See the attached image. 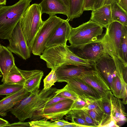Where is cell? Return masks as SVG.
Instances as JSON below:
<instances>
[{
	"mask_svg": "<svg viewBox=\"0 0 127 127\" xmlns=\"http://www.w3.org/2000/svg\"><path fill=\"white\" fill-rule=\"evenodd\" d=\"M68 8L69 7V0H61Z\"/></svg>",
	"mask_w": 127,
	"mask_h": 127,
	"instance_id": "obj_45",
	"label": "cell"
},
{
	"mask_svg": "<svg viewBox=\"0 0 127 127\" xmlns=\"http://www.w3.org/2000/svg\"><path fill=\"white\" fill-rule=\"evenodd\" d=\"M57 78L55 71L51 69V71L43 80L44 90H47L55 85L57 82Z\"/></svg>",
	"mask_w": 127,
	"mask_h": 127,
	"instance_id": "obj_30",
	"label": "cell"
},
{
	"mask_svg": "<svg viewBox=\"0 0 127 127\" xmlns=\"http://www.w3.org/2000/svg\"><path fill=\"white\" fill-rule=\"evenodd\" d=\"M44 118L29 122L31 127H54V122L48 121Z\"/></svg>",
	"mask_w": 127,
	"mask_h": 127,
	"instance_id": "obj_32",
	"label": "cell"
},
{
	"mask_svg": "<svg viewBox=\"0 0 127 127\" xmlns=\"http://www.w3.org/2000/svg\"><path fill=\"white\" fill-rule=\"evenodd\" d=\"M6 2V0H0V5H5Z\"/></svg>",
	"mask_w": 127,
	"mask_h": 127,
	"instance_id": "obj_46",
	"label": "cell"
},
{
	"mask_svg": "<svg viewBox=\"0 0 127 127\" xmlns=\"http://www.w3.org/2000/svg\"><path fill=\"white\" fill-rule=\"evenodd\" d=\"M104 110L103 115L110 116L111 114V102L109 94L101 98Z\"/></svg>",
	"mask_w": 127,
	"mask_h": 127,
	"instance_id": "obj_33",
	"label": "cell"
},
{
	"mask_svg": "<svg viewBox=\"0 0 127 127\" xmlns=\"http://www.w3.org/2000/svg\"><path fill=\"white\" fill-rule=\"evenodd\" d=\"M85 2V0H69L67 20L72 21L80 16L84 11Z\"/></svg>",
	"mask_w": 127,
	"mask_h": 127,
	"instance_id": "obj_22",
	"label": "cell"
},
{
	"mask_svg": "<svg viewBox=\"0 0 127 127\" xmlns=\"http://www.w3.org/2000/svg\"><path fill=\"white\" fill-rule=\"evenodd\" d=\"M93 68L76 77L94 88L101 97L108 95L111 91L108 84L100 73Z\"/></svg>",
	"mask_w": 127,
	"mask_h": 127,
	"instance_id": "obj_10",
	"label": "cell"
},
{
	"mask_svg": "<svg viewBox=\"0 0 127 127\" xmlns=\"http://www.w3.org/2000/svg\"><path fill=\"white\" fill-rule=\"evenodd\" d=\"M98 127H118L111 113L110 116L103 115Z\"/></svg>",
	"mask_w": 127,
	"mask_h": 127,
	"instance_id": "obj_31",
	"label": "cell"
},
{
	"mask_svg": "<svg viewBox=\"0 0 127 127\" xmlns=\"http://www.w3.org/2000/svg\"><path fill=\"white\" fill-rule=\"evenodd\" d=\"M105 0H95L93 10L96 9L103 6L104 4Z\"/></svg>",
	"mask_w": 127,
	"mask_h": 127,
	"instance_id": "obj_41",
	"label": "cell"
},
{
	"mask_svg": "<svg viewBox=\"0 0 127 127\" xmlns=\"http://www.w3.org/2000/svg\"><path fill=\"white\" fill-rule=\"evenodd\" d=\"M93 67L104 78L112 92L113 81L117 76L116 66L112 58L107 54L94 63Z\"/></svg>",
	"mask_w": 127,
	"mask_h": 127,
	"instance_id": "obj_11",
	"label": "cell"
},
{
	"mask_svg": "<svg viewBox=\"0 0 127 127\" xmlns=\"http://www.w3.org/2000/svg\"><path fill=\"white\" fill-rule=\"evenodd\" d=\"M8 40L9 43L6 47L11 52L24 60L30 57L31 51L23 33L20 20L13 30Z\"/></svg>",
	"mask_w": 127,
	"mask_h": 127,
	"instance_id": "obj_9",
	"label": "cell"
},
{
	"mask_svg": "<svg viewBox=\"0 0 127 127\" xmlns=\"http://www.w3.org/2000/svg\"><path fill=\"white\" fill-rule=\"evenodd\" d=\"M124 25L116 21L106 28L105 33L97 40L102 44L107 53L113 59L116 68L125 64L120 56V46Z\"/></svg>",
	"mask_w": 127,
	"mask_h": 127,
	"instance_id": "obj_4",
	"label": "cell"
},
{
	"mask_svg": "<svg viewBox=\"0 0 127 127\" xmlns=\"http://www.w3.org/2000/svg\"><path fill=\"white\" fill-rule=\"evenodd\" d=\"M118 0H105L104 4H111L114 2H118Z\"/></svg>",
	"mask_w": 127,
	"mask_h": 127,
	"instance_id": "obj_44",
	"label": "cell"
},
{
	"mask_svg": "<svg viewBox=\"0 0 127 127\" xmlns=\"http://www.w3.org/2000/svg\"><path fill=\"white\" fill-rule=\"evenodd\" d=\"M103 28L90 20L77 27L71 28L68 40L70 46L95 41L102 34Z\"/></svg>",
	"mask_w": 127,
	"mask_h": 127,
	"instance_id": "obj_6",
	"label": "cell"
},
{
	"mask_svg": "<svg viewBox=\"0 0 127 127\" xmlns=\"http://www.w3.org/2000/svg\"><path fill=\"white\" fill-rule=\"evenodd\" d=\"M54 122L55 127H63L64 126L69 124L70 123L63 119L57 120Z\"/></svg>",
	"mask_w": 127,
	"mask_h": 127,
	"instance_id": "obj_40",
	"label": "cell"
},
{
	"mask_svg": "<svg viewBox=\"0 0 127 127\" xmlns=\"http://www.w3.org/2000/svg\"><path fill=\"white\" fill-rule=\"evenodd\" d=\"M55 96H58L71 99L74 101L76 100L78 97L72 92L68 87L67 84L63 88L57 89L55 92Z\"/></svg>",
	"mask_w": 127,
	"mask_h": 127,
	"instance_id": "obj_29",
	"label": "cell"
},
{
	"mask_svg": "<svg viewBox=\"0 0 127 127\" xmlns=\"http://www.w3.org/2000/svg\"><path fill=\"white\" fill-rule=\"evenodd\" d=\"M32 0H19L8 6L0 5V39L8 40Z\"/></svg>",
	"mask_w": 127,
	"mask_h": 127,
	"instance_id": "obj_3",
	"label": "cell"
},
{
	"mask_svg": "<svg viewBox=\"0 0 127 127\" xmlns=\"http://www.w3.org/2000/svg\"><path fill=\"white\" fill-rule=\"evenodd\" d=\"M42 15L39 4L34 3L27 8L20 20L23 33L31 52L34 39L44 22Z\"/></svg>",
	"mask_w": 127,
	"mask_h": 127,
	"instance_id": "obj_5",
	"label": "cell"
},
{
	"mask_svg": "<svg viewBox=\"0 0 127 127\" xmlns=\"http://www.w3.org/2000/svg\"><path fill=\"white\" fill-rule=\"evenodd\" d=\"M12 53L7 47L2 45L0 52V71L2 75V82H5L9 72L15 64Z\"/></svg>",
	"mask_w": 127,
	"mask_h": 127,
	"instance_id": "obj_21",
	"label": "cell"
},
{
	"mask_svg": "<svg viewBox=\"0 0 127 127\" xmlns=\"http://www.w3.org/2000/svg\"><path fill=\"white\" fill-rule=\"evenodd\" d=\"M57 89L51 87L47 90L37 89L17 104L10 111L20 122L29 118L32 121L41 119V114L47 103L56 95Z\"/></svg>",
	"mask_w": 127,
	"mask_h": 127,
	"instance_id": "obj_1",
	"label": "cell"
},
{
	"mask_svg": "<svg viewBox=\"0 0 127 127\" xmlns=\"http://www.w3.org/2000/svg\"><path fill=\"white\" fill-rule=\"evenodd\" d=\"M85 99L80 97L74 101L71 108V110H78L82 109L86 105Z\"/></svg>",
	"mask_w": 127,
	"mask_h": 127,
	"instance_id": "obj_34",
	"label": "cell"
},
{
	"mask_svg": "<svg viewBox=\"0 0 127 127\" xmlns=\"http://www.w3.org/2000/svg\"><path fill=\"white\" fill-rule=\"evenodd\" d=\"M9 124L8 121L0 118V127H5Z\"/></svg>",
	"mask_w": 127,
	"mask_h": 127,
	"instance_id": "obj_43",
	"label": "cell"
},
{
	"mask_svg": "<svg viewBox=\"0 0 127 127\" xmlns=\"http://www.w3.org/2000/svg\"><path fill=\"white\" fill-rule=\"evenodd\" d=\"M67 115L81 118L94 127H97L98 125V124L91 118L84 110H71Z\"/></svg>",
	"mask_w": 127,
	"mask_h": 127,
	"instance_id": "obj_28",
	"label": "cell"
},
{
	"mask_svg": "<svg viewBox=\"0 0 127 127\" xmlns=\"http://www.w3.org/2000/svg\"><path fill=\"white\" fill-rule=\"evenodd\" d=\"M67 99L68 98L61 96H55L47 103L45 108L54 104L62 101Z\"/></svg>",
	"mask_w": 127,
	"mask_h": 127,
	"instance_id": "obj_37",
	"label": "cell"
},
{
	"mask_svg": "<svg viewBox=\"0 0 127 127\" xmlns=\"http://www.w3.org/2000/svg\"><path fill=\"white\" fill-rule=\"evenodd\" d=\"M74 101L67 99L44 108L41 114L42 119L44 118L51 122L62 119L71 110Z\"/></svg>",
	"mask_w": 127,
	"mask_h": 127,
	"instance_id": "obj_12",
	"label": "cell"
},
{
	"mask_svg": "<svg viewBox=\"0 0 127 127\" xmlns=\"http://www.w3.org/2000/svg\"><path fill=\"white\" fill-rule=\"evenodd\" d=\"M24 87L19 91L12 94L6 95L0 100V115L6 116L8 112L16 104L30 94Z\"/></svg>",
	"mask_w": 127,
	"mask_h": 127,
	"instance_id": "obj_15",
	"label": "cell"
},
{
	"mask_svg": "<svg viewBox=\"0 0 127 127\" xmlns=\"http://www.w3.org/2000/svg\"><path fill=\"white\" fill-rule=\"evenodd\" d=\"M111 5L113 22H117L127 26V11L122 8L117 2H114Z\"/></svg>",
	"mask_w": 127,
	"mask_h": 127,
	"instance_id": "obj_23",
	"label": "cell"
},
{
	"mask_svg": "<svg viewBox=\"0 0 127 127\" xmlns=\"http://www.w3.org/2000/svg\"><path fill=\"white\" fill-rule=\"evenodd\" d=\"M95 0H85L84 11L92 10Z\"/></svg>",
	"mask_w": 127,
	"mask_h": 127,
	"instance_id": "obj_39",
	"label": "cell"
},
{
	"mask_svg": "<svg viewBox=\"0 0 127 127\" xmlns=\"http://www.w3.org/2000/svg\"><path fill=\"white\" fill-rule=\"evenodd\" d=\"M121 57L124 63L127 65V26H124L120 46Z\"/></svg>",
	"mask_w": 127,
	"mask_h": 127,
	"instance_id": "obj_26",
	"label": "cell"
},
{
	"mask_svg": "<svg viewBox=\"0 0 127 127\" xmlns=\"http://www.w3.org/2000/svg\"><path fill=\"white\" fill-rule=\"evenodd\" d=\"M5 127H31L29 122H15L6 125Z\"/></svg>",
	"mask_w": 127,
	"mask_h": 127,
	"instance_id": "obj_38",
	"label": "cell"
},
{
	"mask_svg": "<svg viewBox=\"0 0 127 127\" xmlns=\"http://www.w3.org/2000/svg\"><path fill=\"white\" fill-rule=\"evenodd\" d=\"M111 102V113L119 127L127 121V114L125 107L120 98L115 97L111 91L110 92Z\"/></svg>",
	"mask_w": 127,
	"mask_h": 127,
	"instance_id": "obj_20",
	"label": "cell"
},
{
	"mask_svg": "<svg viewBox=\"0 0 127 127\" xmlns=\"http://www.w3.org/2000/svg\"><path fill=\"white\" fill-rule=\"evenodd\" d=\"M118 3L122 8L127 11V0H118Z\"/></svg>",
	"mask_w": 127,
	"mask_h": 127,
	"instance_id": "obj_42",
	"label": "cell"
},
{
	"mask_svg": "<svg viewBox=\"0 0 127 127\" xmlns=\"http://www.w3.org/2000/svg\"><path fill=\"white\" fill-rule=\"evenodd\" d=\"M43 72L41 70L27 79L24 87L30 93L37 89H39Z\"/></svg>",
	"mask_w": 127,
	"mask_h": 127,
	"instance_id": "obj_24",
	"label": "cell"
},
{
	"mask_svg": "<svg viewBox=\"0 0 127 127\" xmlns=\"http://www.w3.org/2000/svg\"><path fill=\"white\" fill-rule=\"evenodd\" d=\"M41 70H22L15 64L9 72L5 82L9 84L24 86L26 81Z\"/></svg>",
	"mask_w": 127,
	"mask_h": 127,
	"instance_id": "obj_17",
	"label": "cell"
},
{
	"mask_svg": "<svg viewBox=\"0 0 127 127\" xmlns=\"http://www.w3.org/2000/svg\"><path fill=\"white\" fill-rule=\"evenodd\" d=\"M71 28L69 21L64 20L49 39L46 45V48L67 44Z\"/></svg>",
	"mask_w": 127,
	"mask_h": 127,
	"instance_id": "obj_14",
	"label": "cell"
},
{
	"mask_svg": "<svg viewBox=\"0 0 127 127\" xmlns=\"http://www.w3.org/2000/svg\"><path fill=\"white\" fill-rule=\"evenodd\" d=\"M39 56L45 62L48 68L55 71L62 66L67 65L90 68L93 67V63L77 56L70 50L67 44L46 48Z\"/></svg>",
	"mask_w": 127,
	"mask_h": 127,
	"instance_id": "obj_2",
	"label": "cell"
},
{
	"mask_svg": "<svg viewBox=\"0 0 127 127\" xmlns=\"http://www.w3.org/2000/svg\"><path fill=\"white\" fill-rule=\"evenodd\" d=\"M23 87V86L3 82L0 85V95L12 94L19 91Z\"/></svg>",
	"mask_w": 127,
	"mask_h": 127,
	"instance_id": "obj_27",
	"label": "cell"
},
{
	"mask_svg": "<svg viewBox=\"0 0 127 127\" xmlns=\"http://www.w3.org/2000/svg\"><path fill=\"white\" fill-rule=\"evenodd\" d=\"M68 89L79 97L98 99L101 98L97 92L93 87L75 77L69 79L66 82Z\"/></svg>",
	"mask_w": 127,
	"mask_h": 127,
	"instance_id": "obj_13",
	"label": "cell"
},
{
	"mask_svg": "<svg viewBox=\"0 0 127 127\" xmlns=\"http://www.w3.org/2000/svg\"><path fill=\"white\" fill-rule=\"evenodd\" d=\"M65 116V118L66 119L70 120L71 121V122H74L80 125L86 126L87 127H94L88 124L85 120L81 118L67 115Z\"/></svg>",
	"mask_w": 127,
	"mask_h": 127,
	"instance_id": "obj_35",
	"label": "cell"
},
{
	"mask_svg": "<svg viewBox=\"0 0 127 127\" xmlns=\"http://www.w3.org/2000/svg\"><path fill=\"white\" fill-rule=\"evenodd\" d=\"M91 69L72 65L62 66L55 71L57 78V82H66L69 79L77 76L83 72Z\"/></svg>",
	"mask_w": 127,
	"mask_h": 127,
	"instance_id": "obj_19",
	"label": "cell"
},
{
	"mask_svg": "<svg viewBox=\"0 0 127 127\" xmlns=\"http://www.w3.org/2000/svg\"><path fill=\"white\" fill-rule=\"evenodd\" d=\"M64 20L55 15L44 21L32 44L31 52L34 55L40 56L42 54L49 39Z\"/></svg>",
	"mask_w": 127,
	"mask_h": 127,
	"instance_id": "obj_7",
	"label": "cell"
},
{
	"mask_svg": "<svg viewBox=\"0 0 127 127\" xmlns=\"http://www.w3.org/2000/svg\"><path fill=\"white\" fill-rule=\"evenodd\" d=\"M2 77V75L1 72H0V78H1Z\"/></svg>",
	"mask_w": 127,
	"mask_h": 127,
	"instance_id": "obj_47",
	"label": "cell"
},
{
	"mask_svg": "<svg viewBox=\"0 0 127 127\" xmlns=\"http://www.w3.org/2000/svg\"><path fill=\"white\" fill-rule=\"evenodd\" d=\"M91 21L107 28L113 21L111 4H105L100 7L92 10Z\"/></svg>",
	"mask_w": 127,
	"mask_h": 127,
	"instance_id": "obj_18",
	"label": "cell"
},
{
	"mask_svg": "<svg viewBox=\"0 0 127 127\" xmlns=\"http://www.w3.org/2000/svg\"><path fill=\"white\" fill-rule=\"evenodd\" d=\"M39 4L42 14L46 13L49 17L57 14L67 16L68 8L61 0H42Z\"/></svg>",
	"mask_w": 127,
	"mask_h": 127,
	"instance_id": "obj_16",
	"label": "cell"
},
{
	"mask_svg": "<svg viewBox=\"0 0 127 127\" xmlns=\"http://www.w3.org/2000/svg\"><path fill=\"white\" fill-rule=\"evenodd\" d=\"M1 46H2V45H1V44H0V52L1 51Z\"/></svg>",
	"mask_w": 127,
	"mask_h": 127,
	"instance_id": "obj_48",
	"label": "cell"
},
{
	"mask_svg": "<svg viewBox=\"0 0 127 127\" xmlns=\"http://www.w3.org/2000/svg\"><path fill=\"white\" fill-rule=\"evenodd\" d=\"M67 46L77 56L93 63L107 54L102 44L98 40L74 46Z\"/></svg>",
	"mask_w": 127,
	"mask_h": 127,
	"instance_id": "obj_8",
	"label": "cell"
},
{
	"mask_svg": "<svg viewBox=\"0 0 127 127\" xmlns=\"http://www.w3.org/2000/svg\"><path fill=\"white\" fill-rule=\"evenodd\" d=\"M93 119L99 124L101 121V117L96 112L92 109L84 110Z\"/></svg>",
	"mask_w": 127,
	"mask_h": 127,
	"instance_id": "obj_36",
	"label": "cell"
},
{
	"mask_svg": "<svg viewBox=\"0 0 127 127\" xmlns=\"http://www.w3.org/2000/svg\"><path fill=\"white\" fill-rule=\"evenodd\" d=\"M85 100L86 104L81 110L92 109L102 118L104 114V110L101 98L96 99L87 98Z\"/></svg>",
	"mask_w": 127,
	"mask_h": 127,
	"instance_id": "obj_25",
	"label": "cell"
}]
</instances>
